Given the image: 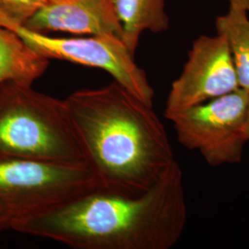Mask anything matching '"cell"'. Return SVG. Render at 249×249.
Instances as JSON below:
<instances>
[{
	"label": "cell",
	"mask_w": 249,
	"mask_h": 249,
	"mask_svg": "<svg viewBox=\"0 0 249 249\" xmlns=\"http://www.w3.org/2000/svg\"><path fill=\"white\" fill-rule=\"evenodd\" d=\"M187 219L183 173L175 160L142 195L99 187L27 219L15 231L74 249H170Z\"/></svg>",
	"instance_id": "6da1fadb"
},
{
	"label": "cell",
	"mask_w": 249,
	"mask_h": 249,
	"mask_svg": "<svg viewBox=\"0 0 249 249\" xmlns=\"http://www.w3.org/2000/svg\"><path fill=\"white\" fill-rule=\"evenodd\" d=\"M85 161L101 188L139 196L175 162L164 125L152 106L114 80L65 99Z\"/></svg>",
	"instance_id": "7a4b0ae2"
},
{
	"label": "cell",
	"mask_w": 249,
	"mask_h": 249,
	"mask_svg": "<svg viewBox=\"0 0 249 249\" xmlns=\"http://www.w3.org/2000/svg\"><path fill=\"white\" fill-rule=\"evenodd\" d=\"M0 159L86 163L65 100L15 81L1 83Z\"/></svg>",
	"instance_id": "3957f363"
},
{
	"label": "cell",
	"mask_w": 249,
	"mask_h": 249,
	"mask_svg": "<svg viewBox=\"0 0 249 249\" xmlns=\"http://www.w3.org/2000/svg\"><path fill=\"white\" fill-rule=\"evenodd\" d=\"M99 187L86 163L0 159V232Z\"/></svg>",
	"instance_id": "277c9868"
},
{
	"label": "cell",
	"mask_w": 249,
	"mask_h": 249,
	"mask_svg": "<svg viewBox=\"0 0 249 249\" xmlns=\"http://www.w3.org/2000/svg\"><path fill=\"white\" fill-rule=\"evenodd\" d=\"M249 91H234L167 118L174 124L178 142L198 151L213 167L239 162L245 144Z\"/></svg>",
	"instance_id": "5b68a950"
},
{
	"label": "cell",
	"mask_w": 249,
	"mask_h": 249,
	"mask_svg": "<svg viewBox=\"0 0 249 249\" xmlns=\"http://www.w3.org/2000/svg\"><path fill=\"white\" fill-rule=\"evenodd\" d=\"M0 27L18 34L36 53L48 60H65L107 71L116 82L152 106L154 91L150 81L121 39L109 36L51 37L5 19H0Z\"/></svg>",
	"instance_id": "8992f818"
},
{
	"label": "cell",
	"mask_w": 249,
	"mask_h": 249,
	"mask_svg": "<svg viewBox=\"0 0 249 249\" xmlns=\"http://www.w3.org/2000/svg\"><path fill=\"white\" fill-rule=\"evenodd\" d=\"M240 88L231 51L223 36H202L193 43L183 71L172 83L166 118Z\"/></svg>",
	"instance_id": "52a82bcc"
},
{
	"label": "cell",
	"mask_w": 249,
	"mask_h": 249,
	"mask_svg": "<svg viewBox=\"0 0 249 249\" xmlns=\"http://www.w3.org/2000/svg\"><path fill=\"white\" fill-rule=\"evenodd\" d=\"M24 26L38 33L115 36L123 41L122 27L112 0L48 1Z\"/></svg>",
	"instance_id": "ba28073f"
},
{
	"label": "cell",
	"mask_w": 249,
	"mask_h": 249,
	"mask_svg": "<svg viewBox=\"0 0 249 249\" xmlns=\"http://www.w3.org/2000/svg\"><path fill=\"white\" fill-rule=\"evenodd\" d=\"M48 65L49 60L36 53L18 34L0 27V84L11 80L32 86Z\"/></svg>",
	"instance_id": "9c48e42d"
},
{
	"label": "cell",
	"mask_w": 249,
	"mask_h": 249,
	"mask_svg": "<svg viewBox=\"0 0 249 249\" xmlns=\"http://www.w3.org/2000/svg\"><path fill=\"white\" fill-rule=\"evenodd\" d=\"M123 32V42L135 54L145 31L161 33L169 28L165 0H112Z\"/></svg>",
	"instance_id": "30bf717a"
},
{
	"label": "cell",
	"mask_w": 249,
	"mask_h": 249,
	"mask_svg": "<svg viewBox=\"0 0 249 249\" xmlns=\"http://www.w3.org/2000/svg\"><path fill=\"white\" fill-rule=\"evenodd\" d=\"M248 10L231 6L218 17L217 34L223 36L231 51L239 87L249 91V18Z\"/></svg>",
	"instance_id": "8fae6325"
},
{
	"label": "cell",
	"mask_w": 249,
	"mask_h": 249,
	"mask_svg": "<svg viewBox=\"0 0 249 249\" xmlns=\"http://www.w3.org/2000/svg\"><path fill=\"white\" fill-rule=\"evenodd\" d=\"M48 0H0V19L17 25H26Z\"/></svg>",
	"instance_id": "7c38bea8"
},
{
	"label": "cell",
	"mask_w": 249,
	"mask_h": 249,
	"mask_svg": "<svg viewBox=\"0 0 249 249\" xmlns=\"http://www.w3.org/2000/svg\"><path fill=\"white\" fill-rule=\"evenodd\" d=\"M231 6L247 9L249 12V0H228Z\"/></svg>",
	"instance_id": "4fadbf2b"
},
{
	"label": "cell",
	"mask_w": 249,
	"mask_h": 249,
	"mask_svg": "<svg viewBox=\"0 0 249 249\" xmlns=\"http://www.w3.org/2000/svg\"><path fill=\"white\" fill-rule=\"evenodd\" d=\"M245 130H246V137L248 142H249V104L248 107V111H247V116H246V126H245Z\"/></svg>",
	"instance_id": "5bb4252c"
},
{
	"label": "cell",
	"mask_w": 249,
	"mask_h": 249,
	"mask_svg": "<svg viewBox=\"0 0 249 249\" xmlns=\"http://www.w3.org/2000/svg\"><path fill=\"white\" fill-rule=\"evenodd\" d=\"M48 1H53V0H48Z\"/></svg>",
	"instance_id": "9a60e30c"
}]
</instances>
